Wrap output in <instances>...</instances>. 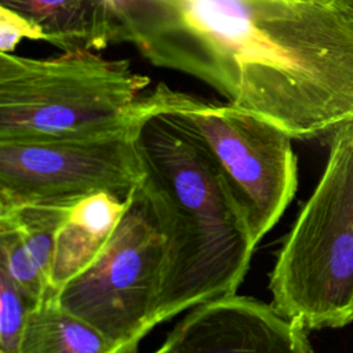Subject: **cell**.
Listing matches in <instances>:
<instances>
[{
  "instance_id": "obj_1",
  "label": "cell",
  "mask_w": 353,
  "mask_h": 353,
  "mask_svg": "<svg viewBox=\"0 0 353 353\" xmlns=\"http://www.w3.org/2000/svg\"><path fill=\"white\" fill-rule=\"evenodd\" d=\"M112 44L292 139L353 120V21L327 0H113Z\"/></svg>"
},
{
  "instance_id": "obj_2",
  "label": "cell",
  "mask_w": 353,
  "mask_h": 353,
  "mask_svg": "<svg viewBox=\"0 0 353 353\" xmlns=\"http://www.w3.org/2000/svg\"><path fill=\"white\" fill-rule=\"evenodd\" d=\"M154 106V105H153ZM135 146L143 193L164 243L154 323L233 295L256 243L244 205L207 145L153 109Z\"/></svg>"
},
{
  "instance_id": "obj_3",
  "label": "cell",
  "mask_w": 353,
  "mask_h": 353,
  "mask_svg": "<svg viewBox=\"0 0 353 353\" xmlns=\"http://www.w3.org/2000/svg\"><path fill=\"white\" fill-rule=\"evenodd\" d=\"M269 290L306 331L353 321V120L331 132L325 170L284 237Z\"/></svg>"
},
{
  "instance_id": "obj_4",
  "label": "cell",
  "mask_w": 353,
  "mask_h": 353,
  "mask_svg": "<svg viewBox=\"0 0 353 353\" xmlns=\"http://www.w3.org/2000/svg\"><path fill=\"white\" fill-rule=\"evenodd\" d=\"M149 84L125 59L0 52V141L59 139L117 127L135 114Z\"/></svg>"
},
{
  "instance_id": "obj_5",
  "label": "cell",
  "mask_w": 353,
  "mask_h": 353,
  "mask_svg": "<svg viewBox=\"0 0 353 353\" xmlns=\"http://www.w3.org/2000/svg\"><path fill=\"white\" fill-rule=\"evenodd\" d=\"M148 95L156 112L170 116L207 145L244 205L258 244L296 192L298 161L292 138L229 102L205 101L165 83H159Z\"/></svg>"
},
{
  "instance_id": "obj_6",
  "label": "cell",
  "mask_w": 353,
  "mask_h": 353,
  "mask_svg": "<svg viewBox=\"0 0 353 353\" xmlns=\"http://www.w3.org/2000/svg\"><path fill=\"white\" fill-rule=\"evenodd\" d=\"M164 243L139 186L97 259L55 295L65 310L99 330L117 353H137L156 327Z\"/></svg>"
},
{
  "instance_id": "obj_7",
  "label": "cell",
  "mask_w": 353,
  "mask_h": 353,
  "mask_svg": "<svg viewBox=\"0 0 353 353\" xmlns=\"http://www.w3.org/2000/svg\"><path fill=\"white\" fill-rule=\"evenodd\" d=\"M153 109L146 91L135 114L117 127L59 139L0 141V208L74 204L98 192L125 200L141 178L137 132Z\"/></svg>"
},
{
  "instance_id": "obj_8",
  "label": "cell",
  "mask_w": 353,
  "mask_h": 353,
  "mask_svg": "<svg viewBox=\"0 0 353 353\" xmlns=\"http://www.w3.org/2000/svg\"><path fill=\"white\" fill-rule=\"evenodd\" d=\"M161 346L167 353H313L301 324L236 294L194 306Z\"/></svg>"
},
{
  "instance_id": "obj_9",
  "label": "cell",
  "mask_w": 353,
  "mask_h": 353,
  "mask_svg": "<svg viewBox=\"0 0 353 353\" xmlns=\"http://www.w3.org/2000/svg\"><path fill=\"white\" fill-rule=\"evenodd\" d=\"M125 200L98 192L76 201L59 228L48 273L54 295L74 276L88 268L116 230Z\"/></svg>"
},
{
  "instance_id": "obj_10",
  "label": "cell",
  "mask_w": 353,
  "mask_h": 353,
  "mask_svg": "<svg viewBox=\"0 0 353 353\" xmlns=\"http://www.w3.org/2000/svg\"><path fill=\"white\" fill-rule=\"evenodd\" d=\"M63 52L101 51L112 44L113 0H0Z\"/></svg>"
},
{
  "instance_id": "obj_11",
  "label": "cell",
  "mask_w": 353,
  "mask_h": 353,
  "mask_svg": "<svg viewBox=\"0 0 353 353\" xmlns=\"http://www.w3.org/2000/svg\"><path fill=\"white\" fill-rule=\"evenodd\" d=\"M19 353H117V349L99 330L48 296L29 310Z\"/></svg>"
},
{
  "instance_id": "obj_12",
  "label": "cell",
  "mask_w": 353,
  "mask_h": 353,
  "mask_svg": "<svg viewBox=\"0 0 353 353\" xmlns=\"http://www.w3.org/2000/svg\"><path fill=\"white\" fill-rule=\"evenodd\" d=\"M73 204L29 203L0 208V219L14 225L48 281L55 237Z\"/></svg>"
},
{
  "instance_id": "obj_13",
  "label": "cell",
  "mask_w": 353,
  "mask_h": 353,
  "mask_svg": "<svg viewBox=\"0 0 353 353\" xmlns=\"http://www.w3.org/2000/svg\"><path fill=\"white\" fill-rule=\"evenodd\" d=\"M0 270L33 303L37 305L48 296H55L47 277L29 254L18 229L0 219Z\"/></svg>"
},
{
  "instance_id": "obj_14",
  "label": "cell",
  "mask_w": 353,
  "mask_h": 353,
  "mask_svg": "<svg viewBox=\"0 0 353 353\" xmlns=\"http://www.w3.org/2000/svg\"><path fill=\"white\" fill-rule=\"evenodd\" d=\"M33 306L0 270V353H19L26 319Z\"/></svg>"
},
{
  "instance_id": "obj_15",
  "label": "cell",
  "mask_w": 353,
  "mask_h": 353,
  "mask_svg": "<svg viewBox=\"0 0 353 353\" xmlns=\"http://www.w3.org/2000/svg\"><path fill=\"white\" fill-rule=\"evenodd\" d=\"M22 39L44 40V33L22 15L0 6V52H12Z\"/></svg>"
},
{
  "instance_id": "obj_16",
  "label": "cell",
  "mask_w": 353,
  "mask_h": 353,
  "mask_svg": "<svg viewBox=\"0 0 353 353\" xmlns=\"http://www.w3.org/2000/svg\"><path fill=\"white\" fill-rule=\"evenodd\" d=\"M327 1L353 21V0H327Z\"/></svg>"
},
{
  "instance_id": "obj_17",
  "label": "cell",
  "mask_w": 353,
  "mask_h": 353,
  "mask_svg": "<svg viewBox=\"0 0 353 353\" xmlns=\"http://www.w3.org/2000/svg\"><path fill=\"white\" fill-rule=\"evenodd\" d=\"M153 353H167V352L163 349V346H160V349L156 350V352H153Z\"/></svg>"
}]
</instances>
